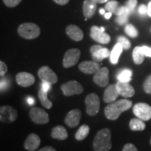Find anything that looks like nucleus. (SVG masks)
<instances>
[{
    "mask_svg": "<svg viewBox=\"0 0 151 151\" xmlns=\"http://www.w3.org/2000/svg\"><path fill=\"white\" fill-rule=\"evenodd\" d=\"M112 146L111 133L108 128L99 130L93 141V148L95 151H108Z\"/></svg>",
    "mask_w": 151,
    "mask_h": 151,
    "instance_id": "2",
    "label": "nucleus"
},
{
    "mask_svg": "<svg viewBox=\"0 0 151 151\" xmlns=\"http://www.w3.org/2000/svg\"><path fill=\"white\" fill-rule=\"evenodd\" d=\"M123 151H137V148L134 145L132 144V143H127L124 145V146L122 148Z\"/></svg>",
    "mask_w": 151,
    "mask_h": 151,
    "instance_id": "37",
    "label": "nucleus"
},
{
    "mask_svg": "<svg viewBox=\"0 0 151 151\" xmlns=\"http://www.w3.org/2000/svg\"><path fill=\"white\" fill-rule=\"evenodd\" d=\"M81 111L80 109H75L69 111L65 117V122L69 127H76L80 123Z\"/></svg>",
    "mask_w": 151,
    "mask_h": 151,
    "instance_id": "14",
    "label": "nucleus"
},
{
    "mask_svg": "<svg viewBox=\"0 0 151 151\" xmlns=\"http://www.w3.org/2000/svg\"><path fill=\"white\" fill-rule=\"evenodd\" d=\"M90 132V127L87 124H83L77 130L75 134V138L77 141H82L88 137Z\"/></svg>",
    "mask_w": 151,
    "mask_h": 151,
    "instance_id": "28",
    "label": "nucleus"
},
{
    "mask_svg": "<svg viewBox=\"0 0 151 151\" xmlns=\"http://www.w3.org/2000/svg\"><path fill=\"white\" fill-rule=\"evenodd\" d=\"M61 90L63 94L67 97L74 94H79L83 92V87L76 81H69L61 86Z\"/></svg>",
    "mask_w": 151,
    "mask_h": 151,
    "instance_id": "5",
    "label": "nucleus"
},
{
    "mask_svg": "<svg viewBox=\"0 0 151 151\" xmlns=\"http://www.w3.org/2000/svg\"><path fill=\"white\" fill-rule=\"evenodd\" d=\"M139 13L141 15H146L148 14V6L145 4H141L139 7Z\"/></svg>",
    "mask_w": 151,
    "mask_h": 151,
    "instance_id": "38",
    "label": "nucleus"
},
{
    "mask_svg": "<svg viewBox=\"0 0 151 151\" xmlns=\"http://www.w3.org/2000/svg\"><path fill=\"white\" fill-rule=\"evenodd\" d=\"M27 101L28 103H29V105H33L34 103H35V101H34V99L32 98H29V99H27Z\"/></svg>",
    "mask_w": 151,
    "mask_h": 151,
    "instance_id": "46",
    "label": "nucleus"
},
{
    "mask_svg": "<svg viewBox=\"0 0 151 151\" xmlns=\"http://www.w3.org/2000/svg\"><path fill=\"white\" fill-rule=\"evenodd\" d=\"M143 90L148 94H151V74L147 77L143 83Z\"/></svg>",
    "mask_w": 151,
    "mask_h": 151,
    "instance_id": "33",
    "label": "nucleus"
},
{
    "mask_svg": "<svg viewBox=\"0 0 151 151\" xmlns=\"http://www.w3.org/2000/svg\"><path fill=\"white\" fill-rule=\"evenodd\" d=\"M18 118V113L10 106H1L0 107V120L5 123H11Z\"/></svg>",
    "mask_w": 151,
    "mask_h": 151,
    "instance_id": "9",
    "label": "nucleus"
},
{
    "mask_svg": "<svg viewBox=\"0 0 151 151\" xmlns=\"http://www.w3.org/2000/svg\"><path fill=\"white\" fill-rule=\"evenodd\" d=\"M105 9H101L99 10V13H100V14H101V15H104L106 13H105Z\"/></svg>",
    "mask_w": 151,
    "mask_h": 151,
    "instance_id": "47",
    "label": "nucleus"
},
{
    "mask_svg": "<svg viewBox=\"0 0 151 151\" xmlns=\"http://www.w3.org/2000/svg\"><path fill=\"white\" fill-rule=\"evenodd\" d=\"M129 128L132 131H143L146 128V124L140 118H132L129 122Z\"/></svg>",
    "mask_w": 151,
    "mask_h": 151,
    "instance_id": "27",
    "label": "nucleus"
},
{
    "mask_svg": "<svg viewBox=\"0 0 151 151\" xmlns=\"http://www.w3.org/2000/svg\"><path fill=\"white\" fill-rule=\"evenodd\" d=\"M118 42L121 43L122 47H123V49H124V50H128V49L131 48V43H130L129 39H127V38L123 37V36L118 37Z\"/></svg>",
    "mask_w": 151,
    "mask_h": 151,
    "instance_id": "32",
    "label": "nucleus"
},
{
    "mask_svg": "<svg viewBox=\"0 0 151 151\" xmlns=\"http://www.w3.org/2000/svg\"><path fill=\"white\" fill-rule=\"evenodd\" d=\"M132 106V101L127 99L113 101L105 107V116L109 120H116L124 111H128Z\"/></svg>",
    "mask_w": 151,
    "mask_h": 151,
    "instance_id": "1",
    "label": "nucleus"
},
{
    "mask_svg": "<svg viewBox=\"0 0 151 151\" xmlns=\"http://www.w3.org/2000/svg\"><path fill=\"white\" fill-rule=\"evenodd\" d=\"M137 3H138L137 0H128L127 2H126L125 6L127 7V8H128V9H129L132 13L133 12V11L134 10L136 6H137Z\"/></svg>",
    "mask_w": 151,
    "mask_h": 151,
    "instance_id": "35",
    "label": "nucleus"
},
{
    "mask_svg": "<svg viewBox=\"0 0 151 151\" xmlns=\"http://www.w3.org/2000/svg\"><path fill=\"white\" fill-rule=\"evenodd\" d=\"M124 32L127 35L130 37L134 38L137 37L138 35H139V32H138V30L132 24H127V25L124 27Z\"/></svg>",
    "mask_w": 151,
    "mask_h": 151,
    "instance_id": "31",
    "label": "nucleus"
},
{
    "mask_svg": "<svg viewBox=\"0 0 151 151\" xmlns=\"http://www.w3.org/2000/svg\"><path fill=\"white\" fill-rule=\"evenodd\" d=\"M119 95L120 94L117 90L116 85L111 84L109 87H107L106 89L105 90L103 96V100L104 102L110 104L115 101V100L118 97Z\"/></svg>",
    "mask_w": 151,
    "mask_h": 151,
    "instance_id": "21",
    "label": "nucleus"
},
{
    "mask_svg": "<svg viewBox=\"0 0 151 151\" xmlns=\"http://www.w3.org/2000/svg\"><path fill=\"white\" fill-rule=\"evenodd\" d=\"M130 14H131V11L128 9V8L126 7L125 11H124L123 14L117 17L116 18L117 23L120 24V25H123V24L127 23L128 21V17H129Z\"/></svg>",
    "mask_w": 151,
    "mask_h": 151,
    "instance_id": "30",
    "label": "nucleus"
},
{
    "mask_svg": "<svg viewBox=\"0 0 151 151\" xmlns=\"http://www.w3.org/2000/svg\"><path fill=\"white\" fill-rule=\"evenodd\" d=\"M112 13L111 12H109L108 11V13H106V14H104V17H105V18L106 19H109L111 17V16H112Z\"/></svg>",
    "mask_w": 151,
    "mask_h": 151,
    "instance_id": "44",
    "label": "nucleus"
},
{
    "mask_svg": "<svg viewBox=\"0 0 151 151\" xmlns=\"http://www.w3.org/2000/svg\"><path fill=\"white\" fill-rule=\"evenodd\" d=\"M94 1H96L97 4H104L106 2H108V1H110V0H94Z\"/></svg>",
    "mask_w": 151,
    "mask_h": 151,
    "instance_id": "43",
    "label": "nucleus"
},
{
    "mask_svg": "<svg viewBox=\"0 0 151 151\" xmlns=\"http://www.w3.org/2000/svg\"><path fill=\"white\" fill-rule=\"evenodd\" d=\"M86 113L90 116L97 115L100 109L99 97L96 93H90L86 97Z\"/></svg>",
    "mask_w": 151,
    "mask_h": 151,
    "instance_id": "4",
    "label": "nucleus"
},
{
    "mask_svg": "<svg viewBox=\"0 0 151 151\" xmlns=\"http://www.w3.org/2000/svg\"><path fill=\"white\" fill-rule=\"evenodd\" d=\"M150 145H151V139H150Z\"/></svg>",
    "mask_w": 151,
    "mask_h": 151,
    "instance_id": "49",
    "label": "nucleus"
},
{
    "mask_svg": "<svg viewBox=\"0 0 151 151\" xmlns=\"http://www.w3.org/2000/svg\"><path fill=\"white\" fill-rule=\"evenodd\" d=\"M66 33L68 37L74 41H80L83 39V32L78 26L75 24H69L66 28Z\"/></svg>",
    "mask_w": 151,
    "mask_h": 151,
    "instance_id": "20",
    "label": "nucleus"
},
{
    "mask_svg": "<svg viewBox=\"0 0 151 151\" xmlns=\"http://www.w3.org/2000/svg\"><path fill=\"white\" fill-rule=\"evenodd\" d=\"M100 29H101V31H102V32H104V30H105V29H104V27H100Z\"/></svg>",
    "mask_w": 151,
    "mask_h": 151,
    "instance_id": "48",
    "label": "nucleus"
},
{
    "mask_svg": "<svg viewBox=\"0 0 151 151\" xmlns=\"http://www.w3.org/2000/svg\"><path fill=\"white\" fill-rule=\"evenodd\" d=\"M81 53V50L78 48H71L68 50L64 56L63 67L69 68L76 65L80 59Z\"/></svg>",
    "mask_w": 151,
    "mask_h": 151,
    "instance_id": "8",
    "label": "nucleus"
},
{
    "mask_svg": "<svg viewBox=\"0 0 151 151\" xmlns=\"http://www.w3.org/2000/svg\"><path fill=\"white\" fill-rule=\"evenodd\" d=\"M117 90L120 95L124 98L132 97L134 96L135 93L134 88L132 87L129 83L122 82V81H118L116 84Z\"/></svg>",
    "mask_w": 151,
    "mask_h": 151,
    "instance_id": "16",
    "label": "nucleus"
},
{
    "mask_svg": "<svg viewBox=\"0 0 151 151\" xmlns=\"http://www.w3.org/2000/svg\"><path fill=\"white\" fill-rule=\"evenodd\" d=\"M132 58L136 65H141V63H143V62L144 61L145 54L143 51L142 46L135 47L132 52Z\"/></svg>",
    "mask_w": 151,
    "mask_h": 151,
    "instance_id": "25",
    "label": "nucleus"
},
{
    "mask_svg": "<svg viewBox=\"0 0 151 151\" xmlns=\"http://www.w3.org/2000/svg\"><path fill=\"white\" fill-rule=\"evenodd\" d=\"M16 83L23 88H27L35 83V78L32 73L27 72L18 73L16 76Z\"/></svg>",
    "mask_w": 151,
    "mask_h": 151,
    "instance_id": "15",
    "label": "nucleus"
},
{
    "mask_svg": "<svg viewBox=\"0 0 151 151\" xmlns=\"http://www.w3.org/2000/svg\"><path fill=\"white\" fill-rule=\"evenodd\" d=\"M148 14L149 16L151 17V1L148 5Z\"/></svg>",
    "mask_w": 151,
    "mask_h": 151,
    "instance_id": "45",
    "label": "nucleus"
},
{
    "mask_svg": "<svg viewBox=\"0 0 151 151\" xmlns=\"http://www.w3.org/2000/svg\"><path fill=\"white\" fill-rule=\"evenodd\" d=\"M142 49H143V52H144L145 54V56L150 57V58H151V48L146 46H142Z\"/></svg>",
    "mask_w": 151,
    "mask_h": 151,
    "instance_id": "39",
    "label": "nucleus"
},
{
    "mask_svg": "<svg viewBox=\"0 0 151 151\" xmlns=\"http://www.w3.org/2000/svg\"><path fill=\"white\" fill-rule=\"evenodd\" d=\"M93 81L98 86L101 87V88L108 86L109 81V71L108 68H100L99 70L94 73Z\"/></svg>",
    "mask_w": 151,
    "mask_h": 151,
    "instance_id": "12",
    "label": "nucleus"
},
{
    "mask_svg": "<svg viewBox=\"0 0 151 151\" xmlns=\"http://www.w3.org/2000/svg\"><path fill=\"white\" fill-rule=\"evenodd\" d=\"M79 69L81 72L87 74L95 73L100 69V65L94 61H84L79 65Z\"/></svg>",
    "mask_w": 151,
    "mask_h": 151,
    "instance_id": "17",
    "label": "nucleus"
},
{
    "mask_svg": "<svg viewBox=\"0 0 151 151\" xmlns=\"http://www.w3.org/2000/svg\"><path fill=\"white\" fill-rule=\"evenodd\" d=\"M133 112L137 118L143 121L151 119V106L146 103H138L134 106Z\"/></svg>",
    "mask_w": 151,
    "mask_h": 151,
    "instance_id": "7",
    "label": "nucleus"
},
{
    "mask_svg": "<svg viewBox=\"0 0 151 151\" xmlns=\"http://www.w3.org/2000/svg\"><path fill=\"white\" fill-rule=\"evenodd\" d=\"M21 1L22 0H3L4 4L10 8H13V7L18 6Z\"/></svg>",
    "mask_w": 151,
    "mask_h": 151,
    "instance_id": "34",
    "label": "nucleus"
},
{
    "mask_svg": "<svg viewBox=\"0 0 151 151\" xmlns=\"http://www.w3.org/2000/svg\"><path fill=\"white\" fill-rule=\"evenodd\" d=\"M8 68H7L6 64L3 61H0V76H4L5 73L7 72Z\"/></svg>",
    "mask_w": 151,
    "mask_h": 151,
    "instance_id": "36",
    "label": "nucleus"
},
{
    "mask_svg": "<svg viewBox=\"0 0 151 151\" xmlns=\"http://www.w3.org/2000/svg\"><path fill=\"white\" fill-rule=\"evenodd\" d=\"M90 37L94 41L99 42L101 44H107L110 42V35L104 32H102L97 26H92L90 29Z\"/></svg>",
    "mask_w": 151,
    "mask_h": 151,
    "instance_id": "13",
    "label": "nucleus"
},
{
    "mask_svg": "<svg viewBox=\"0 0 151 151\" xmlns=\"http://www.w3.org/2000/svg\"><path fill=\"white\" fill-rule=\"evenodd\" d=\"M38 96H39V99L40 100L41 104L43 107L46 109H50L52 106V103L48 98V92L45 91L42 88L39 90V93H38Z\"/></svg>",
    "mask_w": 151,
    "mask_h": 151,
    "instance_id": "26",
    "label": "nucleus"
},
{
    "mask_svg": "<svg viewBox=\"0 0 151 151\" xmlns=\"http://www.w3.org/2000/svg\"><path fill=\"white\" fill-rule=\"evenodd\" d=\"M90 51L92 59L96 62H101L105 58H109L111 55L108 48H104L99 45H93L90 48Z\"/></svg>",
    "mask_w": 151,
    "mask_h": 151,
    "instance_id": "11",
    "label": "nucleus"
},
{
    "mask_svg": "<svg viewBox=\"0 0 151 151\" xmlns=\"http://www.w3.org/2000/svg\"><path fill=\"white\" fill-rule=\"evenodd\" d=\"M51 85H52V84H50V83H48V82H43L42 87H41V88H42L43 89L45 90V91L48 92V90H50V86H51Z\"/></svg>",
    "mask_w": 151,
    "mask_h": 151,
    "instance_id": "40",
    "label": "nucleus"
},
{
    "mask_svg": "<svg viewBox=\"0 0 151 151\" xmlns=\"http://www.w3.org/2000/svg\"><path fill=\"white\" fill-rule=\"evenodd\" d=\"M18 33L20 37L25 39H36L40 35V27L32 22H25L19 26Z\"/></svg>",
    "mask_w": 151,
    "mask_h": 151,
    "instance_id": "3",
    "label": "nucleus"
},
{
    "mask_svg": "<svg viewBox=\"0 0 151 151\" xmlns=\"http://www.w3.org/2000/svg\"><path fill=\"white\" fill-rule=\"evenodd\" d=\"M132 71L129 69H124L118 76V81L122 82L129 83L132 80Z\"/></svg>",
    "mask_w": 151,
    "mask_h": 151,
    "instance_id": "29",
    "label": "nucleus"
},
{
    "mask_svg": "<svg viewBox=\"0 0 151 151\" xmlns=\"http://www.w3.org/2000/svg\"><path fill=\"white\" fill-rule=\"evenodd\" d=\"M125 6L120 5L116 0H110L105 5V10L118 16L125 11Z\"/></svg>",
    "mask_w": 151,
    "mask_h": 151,
    "instance_id": "18",
    "label": "nucleus"
},
{
    "mask_svg": "<svg viewBox=\"0 0 151 151\" xmlns=\"http://www.w3.org/2000/svg\"><path fill=\"white\" fill-rule=\"evenodd\" d=\"M97 3L94 0H85L83 5V16L86 18H91L97 10Z\"/></svg>",
    "mask_w": 151,
    "mask_h": 151,
    "instance_id": "22",
    "label": "nucleus"
},
{
    "mask_svg": "<svg viewBox=\"0 0 151 151\" xmlns=\"http://www.w3.org/2000/svg\"><path fill=\"white\" fill-rule=\"evenodd\" d=\"M39 150V151H55L56 150L52 146H46V147H43V148H41Z\"/></svg>",
    "mask_w": 151,
    "mask_h": 151,
    "instance_id": "42",
    "label": "nucleus"
},
{
    "mask_svg": "<svg viewBox=\"0 0 151 151\" xmlns=\"http://www.w3.org/2000/svg\"><path fill=\"white\" fill-rule=\"evenodd\" d=\"M29 118L37 124H45L49 122L48 114L43 109L35 107L29 111Z\"/></svg>",
    "mask_w": 151,
    "mask_h": 151,
    "instance_id": "6",
    "label": "nucleus"
},
{
    "mask_svg": "<svg viewBox=\"0 0 151 151\" xmlns=\"http://www.w3.org/2000/svg\"><path fill=\"white\" fill-rule=\"evenodd\" d=\"M68 132L63 126L58 125L52 128L51 132V137L52 139L63 141L68 138Z\"/></svg>",
    "mask_w": 151,
    "mask_h": 151,
    "instance_id": "23",
    "label": "nucleus"
},
{
    "mask_svg": "<svg viewBox=\"0 0 151 151\" xmlns=\"http://www.w3.org/2000/svg\"><path fill=\"white\" fill-rule=\"evenodd\" d=\"M38 76L43 82H48L53 85L58 81V76L48 66H43L38 71Z\"/></svg>",
    "mask_w": 151,
    "mask_h": 151,
    "instance_id": "10",
    "label": "nucleus"
},
{
    "mask_svg": "<svg viewBox=\"0 0 151 151\" xmlns=\"http://www.w3.org/2000/svg\"><path fill=\"white\" fill-rule=\"evenodd\" d=\"M122 50H123V47L120 43L118 42L113 47V50H111L110 55V62L112 65H116L118 62L119 58H120V55H121Z\"/></svg>",
    "mask_w": 151,
    "mask_h": 151,
    "instance_id": "24",
    "label": "nucleus"
},
{
    "mask_svg": "<svg viewBox=\"0 0 151 151\" xmlns=\"http://www.w3.org/2000/svg\"><path fill=\"white\" fill-rule=\"evenodd\" d=\"M53 1L59 5H65L69 3V0H53Z\"/></svg>",
    "mask_w": 151,
    "mask_h": 151,
    "instance_id": "41",
    "label": "nucleus"
},
{
    "mask_svg": "<svg viewBox=\"0 0 151 151\" xmlns=\"http://www.w3.org/2000/svg\"><path fill=\"white\" fill-rule=\"evenodd\" d=\"M41 144V139L36 134H30L28 136L24 143V147L25 150L29 151H35L39 148Z\"/></svg>",
    "mask_w": 151,
    "mask_h": 151,
    "instance_id": "19",
    "label": "nucleus"
}]
</instances>
